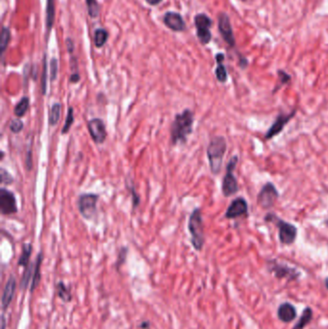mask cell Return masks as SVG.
<instances>
[{
	"mask_svg": "<svg viewBox=\"0 0 328 329\" xmlns=\"http://www.w3.org/2000/svg\"><path fill=\"white\" fill-rule=\"evenodd\" d=\"M296 114H297V110H293L289 114H284L283 112H280L278 116L275 118L271 127L265 133V139L269 141V140H272L273 138L276 137L277 135H279L284 130L287 123L295 117Z\"/></svg>",
	"mask_w": 328,
	"mask_h": 329,
	"instance_id": "30bf717a",
	"label": "cell"
},
{
	"mask_svg": "<svg viewBox=\"0 0 328 329\" xmlns=\"http://www.w3.org/2000/svg\"><path fill=\"white\" fill-rule=\"evenodd\" d=\"M277 74H278V82L275 85L273 94H275L279 89H281V87H283L284 85L290 82L291 78H292L289 73H287L285 70H279L277 71Z\"/></svg>",
	"mask_w": 328,
	"mask_h": 329,
	"instance_id": "d4e9b609",
	"label": "cell"
},
{
	"mask_svg": "<svg viewBox=\"0 0 328 329\" xmlns=\"http://www.w3.org/2000/svg\"><path fill=\"white\" fill-rule=\"evenodd\" d=\"M218 27L223 41L229 46V47H236V39L230 23L229 16L226 13H220L218 17Z\"/></svg>",
	"mask_w": 328,
	"mask_h": 329,
	"instance_id": "8fae6325",
	"label": "cell"
},
{
	"mask_svg": "<svg viewBox=\"0 0 328 329\" xmlns=\"http://www.w3.org/2000/svg\"><path fill=\"white\" fill-rule=\"evenodd\" d=\"M11 40V31L8 27L2 28L1 32V40H0V47H1V54L5 53L6 48L8 47V45Z\"/></svg>",
	"mask_w": 328,
	"mask_h": 329,
	"instance_id": "4316f807",
	"label": "cell"
},
{
	"mask_svg": "<svg viewBox=\"0 0 328 329\" xmlns=\"http://www.w3.org/2000/svg\"><path fill=\"white\" fill-rule=\"evenodd\" d=\"M239 162L238 155H234L226 165V172L221 183V192L225 197L232 196L239 192V184L234 175V170Z\"/></svg>",
	"mask_w": 328,
	"mask_h": 329,
	"instance_id": "5b68a950",
	"label": "cell"
},
{
	"mask_svg": "<svg viewBox=\"0 0 328 329\" xmlns=\"http://www.w3.org/2000/svg\"><path fill=\"white\" fill-rule=\"evenodd\" d=\"M80 81V75L79 72H75V73H71L70 76V83H78Z\"/></svg>",
	"mask_w": 328,
	"mask_h": 329,
	"instance_id": "ab89813d",
	"label": "cell"
},
{
	"mask_svg": "<svg viewBox=\"0 0 328 329\" xmlns=\"http://www.w3.org/2000/svg\"><path fill=\"white\" fill-rule=\"evenodd\" d=\"M88 130L94 141L97 144L103 143L107 138V131L104 121L101 118H95L88 122Z\"/></svg>",
	"mask_w": 328,
	"mask_h": 329,
	"instance_id": "4fadbf2b",
	"label": "cell"
},
{
	"mask_svg": "<svg viewBox=\"0 0 328 329\" xmlns=\"http://www.w3.org/2000/svg\"><path fill=\"white\" fill-rule=\"evenodd\" d=\"M267 265H268V270L272 274H274L276 278H279V279L286 278L291 281V280H295L299 278L301 275V273L297 269L291 268L288 265H285L282 263H278L276 260H269Z\"/></svg>",
	"mask_w": 328,
	"mask_h": 329,
	"instance_id": "9c48e42d",
	"label": "cell"
},
{
	"mask_svg": "<svg viewBox=\"0 0 328 329\" xmlns=\"http://www.w3.org/2000/svg\"><path fill=\"white\" fill-rule=\"evenodd\" d=\"M16 291V279L14 276H11L7 281L2 295V307L6 309L11 302L13 301Z\"/></svg>",
	"mask_w": 328,
	"mask_h": 329,
	"instance_id": "e0dca14e",
	"label": "cell"
},
{
	"mask_svg": "<svg viewBox=\"0 0 328 329\" xmlns=\"http://www.w3.org/2000/svg\"><path fill=\"white\" fill-rule=\"evenodd\" d=\"M47 56L45 55L44 57V68H43V75H42V81H41V87H42V94L45 95L47 94Z\"/></svg>",
	"mask_w": 328,
	"mask_h": 329,
	"instance_id": "f546056e",
	"label": "cell"
},
{
	"mask_svg": "<svg viewBox=\"0 0 328 329\" xmlns=\"http://www.w3.org/2000/svg\"><path fill=\"white\" fill-rule=\"evenodd\" d=\"M32 272H33V266L31 265L29 268H27L25 270V273L23 274V279H22V288H25L28 285V282L31 278V275H32Z\"/></svg>",
	"mask_w": 328,
	"mask_h": 329,
	"instance_id": "d590c367",
	"label": "cell"
},
{
	"mask_svg": "<svg viewBox=\"0 0 328 329\" xmlns=\"http://www.w3.org/2000/svg\"><path fill=\"white\" fill-rule=\"evenodd\" d=\"M29 106H30V99H29V97H27V96L23 97L18 102V104L16 105V107L14 109V113H15L16 117L17 118L23 117L26 114L28 109H29Z\"/></svg>",
	"mask_w": 328,
	"mask_h": 329,
	"instance_id": "603a6c76",
	"label": "cell"
},
{
	"mask_svg": "<svg viewBox=\"0 0 328 329\" xmlns=\"http://www.w3.org/2000/svg\"><path fill=\"white\" fill-rule=\"evenodd\" d=\"M0 171H1V183L4 184V185L13 184V182H14L13 175L9 171H7L4 167H2L0 169Z\"/></svg>",
	"mask_w": 328,
	"mask_h": 329,
	"instance_id": "d6a6232c",
	"label": "cell"
},
{
	"mask_svg": "<svg viewBox=\"0 0 328 329\" xmlns=\"http://www.w3.org/2000/svg\"><path fill=\"white\" fill-rule=\"evenodd\" d=\"M313 319V311L311 308L307 307L305 308V310L302 312L299 322L297 323V325L294 327L293 329H303L306 326L309 325V323L312 321Z\"/></svg>",
	"mask_w": 328,
	"mask_h": 329,
	"instance_id": "44dd1931",
	"label": "cell"
},
{
	"mask_svg": "<svg viewBox=\"0 0 328 329\" xmlns=\"http://www.w3.org/2000/svg\"><path fill=\"white\" fill-rule=\"evenodd\" d=\"M9 127H10V130L13 133L18 134V133H20V132L23 131V120L20 118H14V119L11 120Z\"/></svg>",
	"mask_w": 328,
	"mask_h": 329,
	"instance_id": "4dcf8cb0",
	"label": "cell"
},
{
	"mask_svg": "<svg viewBox=\"0 0 328 329\" xmlns=\"http://www.w3.org/2000/svg\"><path fill=\"white\" fill-rule=\"evenodd\" d=\"M194 114L190 109L175 115L170 127V141L173 145L185 143L192 132Z\"/></svg>",
	"mask_w": 328,
	"mask_h": 329,
	"instance_id": "6da1fadb",
	"label": "cell"
},
{
	"mask_svg": "<svg viewBox=\"0 0 328 329\" xmlns=\"http://www.w3.org/2000/svg\"><path fill=\"white\" fill-rule=\"evenodd\" d=\"M58 73V60L53 58L50 62V80L54 81Z\"/></svg>",
	"mask_w": 328,
	"mask_h": 329,
	"instance_id": "e575fe53",
	"label": "cell"
},
{
	"mask_svg": "<svg viewBox=\"0 0 328 329\" xmlns=\"http://www.w3.org/2000/svg\"><path fill=\"white\" fill-rule=\"evenodd\" d=\"M126 253H127V249L126 248H121L119 254H118V259H117V266H119L122 262H124L125 257H126Z\"/></svg>",
	"mask_w": 328,
	"mask_h": 329,
	"instance_id": "74e56055",
	"label": "cell"
},
{
	"mask_svg": "<svg viewBox=\"0 0 328 329\" xmlns=\"http://www.w3.org/2000/svg\"><path fill=\"white\" fill-rule=\"evenodd\" d=\"M163 0H145V2L150 6H157L159 5Z\"/></svg>",
	"mask_w": 328,
	"mask_h": 329,
	"instance_id": "60d3db41",
	"label": "cell"
},
{
	"mask_svg": "<svg viewBox=\"0 0 328 329\" xmlns=\"http://www.w3.org/2000/svg\"><path fill=\"white\" fill-rule=\"evenodd\" d=\"M279 197V192L277 191L275 185L272 182H267L257 195V204L265 209L269 210L274 207L276 200Z\"/></svg>",
	"mask_w": 328,
	"mask_h": 329,
	"instance_id": "ba28073f",
	"label": "cell"
},
{
	"mask_svg": "<svg viewBox=\"0 0 328 329\" xmlns=\"http://www.w3.org/2000/svg\"><path fill=\"white\" fill-rule=\"evenodd\" d=\"M99 195L93 192H86L78 196L77 208L84 219H92L97 213V201Z\"/></svg>",
	"mask_w": 328,
	"mask_h": 329,
	"instance_id": "8992f818",
	"label": "cell"
},
{
	"mask_svg": "<svg viewBox=\"0 0 328 329\" xmlns=\"http://www.w3.org/2000/svg\"><path fill=\"white\" fill-rule=\"evenodd\" d=\"M58 294H59V297L66 301V302H70V299H71V296H70V293L69 292V290L67 289V287L64 285V283H59L58 285Z\"/></svg>",
	"mask_w": 328,
	"mask_h": 329,
	"instance_id": "1f68e13d",
	"label": "cell"
},
{
	"mask_svg": "<svg viewBox=\"0 0 328 329\" xmlns=\"http://www.w3.org/2000/svg\"><path fill=\"white\" fill-rule=\"evenodd\" d=\"M326 224H328V219L326 220Z\"/></svg>",
	"mask_w": 328,
	"mask_h": 329,
	"instance_id": "7bdbcfd3",
	"label": "cell"
},
{
	"mask_svg": "<svg viewBox=\"0 0 328 329\" xmlns=\"http://www.w3.org/2000/svg\"><path fill=\"white\" fill-rule=\"evenodd\" d=\"M163 23L173 32H183L186 30V24L183 17L176 12H166L163 17Z\"/></svg>",
	"mask_w": 328,
	"mask_h": 329,
	"instance_id": "9a60e30c",
	"label": "cell"
},
{
	"mask_svg": "<svg viewBox=\"0 0 328 329\" xmlns=\"http://www.w3.org/2000/svg\"><path fill=\"white\" fill-rule=\"evenodd\" d=\"M213 24V21L206 14H197L194 17V25L196 28V36L201 45L206 46L212 40V33L210 28Z\"/></svg>",
	"mask_w": 328,
	"mask_h": 329,
	"instance_id": "52a82bcc",
	"label": "cell"
},
{
	"mask_svg": "<svg viewBox=\"0 0 328 329\" xmlns=\"http://www.w3.org/2000/svg\"><path fill=\"white\" fill-rule=\"evenodd\" d=\"M266 222H273L278 229V238L282 245H293L298 237V228L293 223L285 221L274 213H268L265 216Z\"/></svg>",
	"mask_w": 328,
	"mask_h": 329,
	"instance_id": "3957f363",
	"label": "cell"
},
{
	"mask_svg": "<svg viewBox=\"0 0 328 329\" xmlns=\"http://www.w3.org/2000/svg\"><path fill=\"white\" fill-rule=\"evenodd\" d=\"M47 17L46 25L47 30V36L51 32L55 22V0H47Z\"/></svg>",
	"mask_w": 328,
	"mask_h": 329,
	"instance_id": "d6986e66",
	"label": "cell"
},
{
	"mask_svg": "<svg viewBox=\"0 0 328 329\" xmlns=\"http://www.w3.org/2000/svg\"><path fill=\"white\" fill-rule=\"evenodd\" d=\"M188 229L191 234V242L195 250L200 251L205 243L204 225L202 213L199 208H195L190 216L188 222Z\"/></svg>",
	"mask_w": 328,
	"mask_h": 329,
	"instance_id": "277c9868",
	"label": "cell"
},
{
	"mask_svg": "<svg viewBox=\"0 0 328 329\" xmlns=\"http://www.w3.org/2000/svg\"><path fill=\"white\" fill-rule=\"evenodd\" d=\"M42 261H43V253L41 252L38 257H37V261L35 264V268H34V273H33V281H32V288L31 290L33 291L38 284L40 283V279H41V265H42Z\"/></svg>",
	"mask_w": 328,
	"mask_h": 329,
	"instance_id": "7402d4cb",
	"label": "cell"
},
{
	"mask_svg": "<svg viewBox=\"0 0 328 329\" xmlns=\"http://www.w3.org/2000/svg\"><path fill=\"white\" fill-rule=\"evenodd\" d=\"M66 46H67L68 52L71 54V53L73 52V50H74V44H73L72 40L70 39V38H68V39L66 40Z\"/></svg>",
	"mask_w": 328,
	"mask_h": 329,
	"instance_id": "f35d334b",
	"label": "cell"
},
{
	"mask_svg": "<svg viewBox=\"0 0 328 329\" xmlns=\"http://www.w3.org/2000/svg\"><path fill=\"white\" fill-rule=\"evenodd\" d=\"M241 1H244V2H246V1H247V0H241Z\"/></svg>",
	"mask_w": 328,
	"mask_h": 329,
	"instance_id": "ee69618b",
	"label": "cell"
},
{
	"mask_svg": "<svg viewBox=\"0 0 328 329\" xmlns=\"http://www.w3.org/2000/svg\"><path fill=\"white\" fill-rule=\"evenodd\" d=\"M225 59V55L223 53H218L216 55V61H217V68L215 70L217 80L220 83H225L227 81L228 74L225 66L223 65V61Z\"/></svg>",
	"mask_w": 328,
	"mask_h": 329,
	"instance_id": "ac0fdd59",
	"label": "cell"
},
{
	"mask_svg": "<svg viewBox=\"0 0 328 329\" xmlns=\"http://www.w3.org/2000/svg\"><path fill=\"white\" fill-rule=\"evenodd\" d=\"M86 4L90 17L93 19L97 18L100 12V5L97 0H86Z\"/></svg>",
	"mask_w": 328,
	"mask_h": 329,
	"instance_id": "484cf974",
	"label": "cell"
},
{
	"mask_svg": "<svg viewBox=\"0 0 328 329\" xmlns=\"http://www.w3.org/2000/svg\"><path fill=\"white\" fill-rule=\"evenodd\" d=\"M0 211L2 215H12L18 212L16 196L6 188L0 190Z\"/></svg>",
	"mask_w": 328,
	"mask_h": 329,
	"instance_id": "7c38bea8",
	"label": "cell"
},
{
	"mask_svg": "<svg viewBox=\"0 0 328 329\" xmlns=\"http://www.w3.org/2000/svg\"><path fill=\"white\" fill-rule=\"evenodd\" d=\"M32 253V245L31 244H24L23 247V253L19 260V265L26 267L29 263V258Z\"/></svg>",
	"mask_w": 328,
	"mask_h": 329,
	"instance_id": "f1b7e54d",
	"label": "cell"
},
{
	"mask_svg": "<svg viewBox=\"0 0 328 329\" xmlns=\"http://www.w3.org/2000/svg\"><path fill=\"white\" fill-rule=\"evenodd\" d=\"M61 109L62 106L60 103H54L49 111V118H48V123L50 126H55L61 118Z\"/></svg>",
	"mask_w": 328,
	"mask_h": 329,
	"instance_id": "cb8c5ba5",
	"label": "cell"
},
{
	"mask_svg": "<svg viewBox=\"0 0 328 329\" xmlns=\"http://www.w3.org/2000/svg\"><path fill=\"white\" fill-rule=\"evenodd\" d=\"M277 316L283 323H291L297 318V310L293 304L285 302L278 307Z\"/></svg>",
	"mask_w": 328,
	"mask_h": 329,
	"instance_id": "2e32d148",
	"label": "cell"
},
{
	"mask_svg": "<svg viewBox=\"0 0 328 329\" xmlns=\"http://www.w3.org/2000/svg\"><path fill=\"white\" fill-rule=\"evenodd\" d=\"M73 122H74V111H73V108L71 106H70L69 110H68L66 121H65V124H64V126H63V128L61 130V133L64 134V135L67 134L70 131V129L71 125L73 124Z\"/></svg>",
	"mask_w": 328,
	"mask_h": 329,
	"instance_id": "83f0119b",
	"label": "cell"
},
{
	"mask_svg": "<svg viewBox=\"0 0 328 329\" xmlns=\"http://www.w3.org/2000/svg\"><path fill=\"white\" fill-rule=\"evenodd\" d=\"M248 213V204L246 198L238 196L233 199L225 212V218L228 219H237L246 216Z\"/></svg>",
	"mask_w": 328,
	"mask_h": 329,
	"instance_id": "5bb4252c",
	"label": "cell"
},
{
	"mask_svg": "<svg viewBox=\"0 0 328 329\" xmlns=\"http://www.w3.org/2000/svg\"><path fill=\"white\" fill-rule=\"evenodd\" d=\"M326 287L328 289V277L326 279Z\"/></svg>",
	"mask_w": 328,
	"mask_h": 329,
	"instance_id": "b9f144b4",
	"label": "cell"
},
{
	"mask_svg": "<svg viewBox=\"0 0 328 329\" xmlns=\"http://www.w3.org/2000/svg\"><path fill=\"white\" fill-rule=\"evenodd\" d=\"M108 32L103 28H98L94 31V43L97 48H101L108 41Z\"/></svg>",
	"mask_w": 328,
	"mask_h": 329,
	"instance_id": "ffe728a7",
	"label": "cell"
},
{
	"mask_svg": "<svg viewBox=\"0 0 328 329\" xmlns=\"http://www.w3.org/2000/svg\"><path fill=\"white\" fill-rule=\"evenodd\" d=\"M227 149V142L225 138L222 136H215L212 138L207 146V158L210 165L211 172L215 175L219 174L223 157Z\"/></svg>",
	"mask_w": 328,
	"mask_h": 329,
	"instance_id": "7a4b0ae2",
	"label": "cell"
},
{
	"mask_svg": "<svg viewBox=\"0 0 328 329\" xmlns=\"http://www.w3.org/2000/svg\"><path fill=\"white\" fill-rule=\"evenodd\" d=\"M33 166V161H32V149H28L27 154H26V158H25V167L28 171H30L32 169Z\"/></svg>",
	"mask_w": 328,
	"mask_h": 329,
	"instance_id": "8d00e7d4",
	"label": "cell"
},
{
	"mask_svg": "<svg viewBox=\"0 0 328 329\" xmlns=\"http://www.w3.org/2000/svg\"><path fill=\"white\" fill-rule=\"evenodd\" d=\"M127 189L130 191V192H131V195H132V202H133L132 204H133V209H136L138 206L140 205L141 199H140V196L138 195L137 192H136V190H135V188H134V186H133V184H132V181H131V184H130V185H128V184H127Z\"/></svg>",
	"mask_w": 328,
	"mask_h": 329,
	"instance_id": "836d02e7",
	"label": "cell"
}]
</instances>
